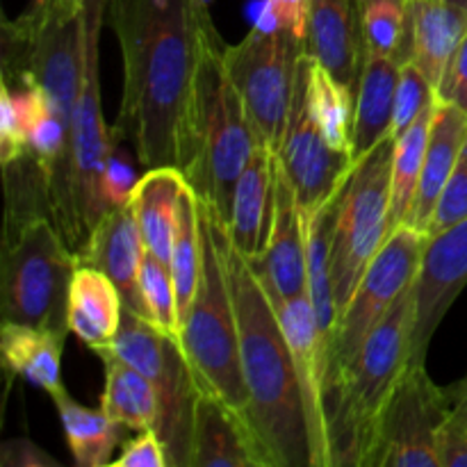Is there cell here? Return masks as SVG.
Listing matches in <instances>:
<instances>
[{
    "label": "cell",
    "instance_id": "obj_1",
    "mask_svg": "<svg viewBox=\"0 0 467 467\" xmlns=\"http://www.w3.org/2000/svg\"><path fill=\"white\" fill-rule=\"evenodd\" d=\"M208 0H109L123 57V96L112 135L141 169L194 162V99Z\"/></svg>",
    "mask_w": 467,
    "mask_h": 467
},
{
    "label": "cell",
    "instance_id": "obj_2",
    "mask_svg": "<svg viewBox=\"0 0 467 467\" xmlns=\"http://www.w3.org/2000/svg\"><path fill=\"white\" fill-rule=\"evenodd\" d=\"M208 208L235 304L242 372L249 390L246 422L272 467H315L304 392L276 306L233 242L226 219L210 203Z\"/></svg>",
    "mask_w": 467,
    "mask_h": 467
},
{
    "label": "cell",
    "instance_id": "obj_3",
    "mask_svg": "<svg viewBox=\"0 0 467 467\" xmlns=\"http://www.w3.org/2000/svg\"><path fill=\"white\" fill-rule=\"evenodd\" d=\"M413 285L374 327L345 374L324 390L331 467H365L388 397L409 368Z\"/></svg>",
    "mask_w": 467,
    "mask_h": 467
},
{
    "label": "cell",
    "instance_id": "obj_4",
    "mask_svg": "<svg viewBox=\"0 0 467 467\" xmlns=\"http://www.w3.org/2000/svg\"><path fill=\"white\" fill-rule=\"evenodd\" d=\"M226 41L213 16L203 30L194 99V162L185 173L199 199L208 201L228 222L235 182L260 144L246 105L228 76Z\"/></svg>",
    "mask_w": 467,
    "mask_h": 467
},
{
    "label": "cell",
    "instance_id": "obj_5",
    "mask_svg": "<svg viewBox=\"0 0 467 467\" xmlns=\"http://www.w3.org/2000/svg\"><path fill=\"white\" fill-rule=\"evenodd\" d=\"M109 0H85V53H82V80L73 119L71 158H68L67 203L55 226L76 254L85 249L91 231L103 219L109 205L105 199V169L112 155L114 140L108 130L100 105L99 44L100 30L108 18Z\"/></svg>",
    "mask_w": 467,
    "mask_h": 467
},
{
    "label": "cell",
    "instance_id": "obj_6",
    "mask_svg": "<svg viewBox=\"0 0 467 467\" xmlns=\"http://www.w3.org/2000/svg\"><path fill=\"white\" fill-rule=\"evenodd\" d=\"M199 214L203 263H201L194 301L182 322L181 342L201 392L222 397L246 418L249 390L242 372L235 304H233L226 267L214 240L210 208L203 199H199Z\"/></svg>",
    "mask_w": 467,
    "mask_h": 467
},
{
    "label": "cell",
    "instance_id": "obj_7",
    "mask_svg": "<svg viewBox=\"0 0 467 467\" xmlns=\"http://www.w3.org/2000/svg\"><path fill=\"white\" fill-rule=\"evenodd\" d=\"M78 265V254L50 214L5 231L0 258L3 322L71 333L67 322L68 292Z\"/></svg>",
    "mask_w": 467,
    "mask_h": 467
},
{
    "label": "cell",
    "instance_id": "obj_8",
    "mask_svg": "<svg viewBox=\"0 0 467 467\" xmlns=\"http://www.w3.org/2000/svg\"><path fill=\"white\" fill-rule=\"evenodd\" d=\"M395 137L388 135L351 169L337 192L336 222L328 251V272L340 317L365 269L390 237V182Z\"/></svg>",
    "mask_w": 467,
    "mask_h": 467
},
{
    "label": "cell",
    "instance_id": "obj_9",
    "mask_svg": "<svg viewBox=\"0 0 467 467\" xmlns=\"http://www.w3.org/2000/svg\"><path fill=\"white\" fill-rule=\"evenodd\" d=\"M114 354L140 369L158 395L155 433L167 451L169 467H192V424L201 395L182 342L155 328L141 315L123 308L117 337L100 354Z\"/></svg>",
    "mask_w": 467,
    "mask_h": 467
},
{
    "label": "cell",
    "instance_id": "obj_10",
    "mask_svg": "<svg viewBox=\"0 0 467 467\" xmlns=\"http://www.w3.org/2000/svg\"><path fill=\"white\" fill-rule=\"evenodd\" d=\"M306 36L287 27L254 23L249 35L223 50L228 76L246 105L260 144L278 149L290 117Z\"/></svg>",
    "mask_w": 467,
    "mask_h": 467
},
{
    "label": "cell",
    "instance_id": "obj_11",
    "mask_svg": "<svg viewBox=\"0 0 467 467\" xmlns=\"http://www.w3.org/2000/svg\"><path fill=\"white\" fill-rule=\"evenodd\" d=\"M427 242V233L415 231L413 226H400L388 237L369 267L365 269L363 278L337 324L336 347H333L331 368H328L327 381H324V390L349 369L374 327L386 317L397 299L413 285Z\"/></svg>",
    "mask_w": 467,
    "mask_h": 467
},
{
    "label": "cell",
    "instance_id": "obj_12",
    "mask_svg": "<svg viewBox=\"0 0 467 467\" xmlns=\"http://www.w3.org/2000/svg\"><path fill=\"white\" fill-rule=\"evenodd\" d=\"M447 418L445 388L424 365H409L383 406L365 467H441L436 442Z\"/></svg>",
    "mask_w": 467,
    "mask_h": 467
},
{
    "label": "cell",
    "instance_id": "obj_13",
    "mask_svg": "<svg viewBox=\"0 0 467 467\" xmlns=\"http://www.w3.org/2000/svg\"><path fill=\"white\" fill-rule=\"evenodd\" d=\"M310 55L304 53L299 62L295 96H292L290 117L285 132L278 144L276 155L283 173L295 190L304 217H313L324 208L354 169L349 153L336 150L328 144L327 135L319 128L308 99Z\"/></svg>",
    "mask_w": 467,
    "mask_h": 467
},
{
    "label": "cell",
    "instance_id": "obj_14",
    "mask_svg": "<svg viewBox=\"0 0 467 467\" xmlns=\"http://www.w3.org/2000/svg\"><path fill=\"white\" fill-rule=\"evenodd\" d=\"M467 285V217L429 237L415 276L409 365H424L433 333Z\"/></svg>",
    "mask_w": 467,
    "mask_h": 467
},
{
    "label": "cell",
    "instance_id": "obj_15",
    "mask_svg": "<svg viewBox=\"0 0 467 467\" xmlns=\"http://www.w3.org/2000/svg\"><path fill=\"white\" fill-rule=\"evenodd\" d=\"M278 158V155H276ZM254 272L263 281L274 306H281L295 296L308 292V251H306V222L295 190L276 169L274 190V219L269 228L267 244L258 258L249 260Z\"/></svg>",
    "mask_w": 467,
    "mask_h": 467
},
{
    "label": "cell",
    "instance_id": "obj_16",
    "mask_svg": "<svg viewBox=\"0 0 467 467\" xmlns=\"http://www.w3.org/2000/svg\"><path fill=\"white\" fill-rule=\"evenodd\" d=\"M306 53L356 96L368 59L363 0H306Z\"/></svg>",
    "mask_w": 467,
    "mask_h": 467
},
{
    "label": "cell",
    "instance_id": "obj_17",
    "mask_svg": "<svg viewBox=\"0 0 467 467\" xmlns=\"http://www.w3.org/2000/svg\"><path fill=\"white\" fill-rule=\"evenodd\" d=\"M144 237L130 205H112L91 231L85 249L78 254L80 265H91L112 278L121 295L123 308L146 317L140 290Z\"/></svg>",
    "mask_w": 467,
    "mask_h": 467
},
{
    "label": "cell",
    "instance_id": "obj_18",
    "mask_svg": "<svg viewBox=\"0 0 467 467\" xmlns=\"http://www.w3.org/2000/svg\"><path fill=\"white\" fill-rule=\"evenodd\" d=\"M192 467H272L244 415L201 392L192 424Z\"/></svg>",
    "mask_w": 467,
    "mask_h": 467
},
{
    "label": "cell",
    "instance_id": "obj_19",
    "mask_svg": "<svg viewBox=\"0 0 467 467\" xmlns=\"http://www.w3.org/2000/svg\"><path fill=\"white\" fill-rule=\"evenodd\" d=\"M276 310L278 317H281L283 331L287 336V342H290L296 377H299L301 392H304L315 467H331L322 392V358H319L317 322H315L313 301H310V295L306 292V295H299L281 304Z\"/></svg>",
    "mask_w": 467,
    "mask_h": 467
},
{
    "label": "cell",
    "instance_id": "obj_20",
    "mask_svg": "<svg viewBox=\"0 0 467 467\" xmlns=\"http://www.w3.org/2000/svg\"><path fill=\"white\" fill-rule=\"evenodd\" d=\"M276 169V150L267 144H258L235 182L231 217L226 226L237 249L249 260L258 258L267 244L274 219Z\"/></svg>",
    "mask_w": 467,
    "mask_h": 467
},
{
    "label": "cell",
    "instance_id": "obj_21",
    "mask_svg": "<svg viewBox=\"0 0 467 467\" xmlns=\"http://www.w3.org/2000/svg\"><path fill=\"white\" fill-rule=\"evenodd\" d=\"M467 137V112L456 108L450 100H436L431 128H429V144L424 153L420 185L415 192L413 208L404 226H413L415 231H429L438 203L447 190L456 162H459L461 149Z\"/></svg>",
    "mask_w": 467,
    "mask_h": 467
},
{
    "label": "cell",
    "instance_id": "obj_22",
    "mask_svg": "<svg viewBox=\"0 0 467 467\" xmlns=\"http://www.w3.org/2000/svg\"><path fill=\"white\" fill-rule=\"evenodd\" d=\"M467 32V12L442 0H409V59L441 89Z\"/></svg>",
    "mask_w": 467,
    "mask_h": 467
},
{
    "label": "cell",
    "instance_id": "obj_23",
    "mask_svg": "<svg viewBox=\"0 0 467 467\" xmlns=\"http://www.w3.org/2000/svg\"><path fill=\"white\" fill-rule=\"evenodd\" d=\"M121 317L123 301L112 278L91 265H78L68 292V331L100 354L117 337Z\"/></svg>",
    "mask_w": 467,
    "mask_h": 467
},
{
    "label": "cell",
    "instance_id": "obj_24",
    "mask_svg": "<svg viewBox=\"0 0 467 467\" xmlns=\"http://www.w3.org/2000/svg\"><path fill=\"white\" fill-rule=\"evenodd\" d=\"M401 59L392 55L368 53L358 91H356L351 160L354 164L388 135H392L395 94L401 73Z\"/></svg>",
    "mask_w": 467,
    "mask_h": 467
},
{
    "label": "cell",
    "instance_id": "obj_25",
    "mask_svg": "<svg viewBox=\"0 0 467 467\" xmlns=\"http://www.w3.org/2000/svg\"><path fill=\"white\" fill-rule=\"evenodd\" d=\"M190 185L185 173L176 167L146 169L137 181L128 205L135 213L141 237L150 254L171 265L173 228H176L178 199Z\"/></svg>",
    "mask_w": 467,
    "mask_h": 467
},
{
    "label": "cell",
    "instance_id": "obj_26",
    "mask_svg": "<svg viewBox=\"0 0 467 467\" xmlns=\"http://www.w3.org/2000/svg\"><path fill=\"white\" fill-rule=\"evenodd\" d=\"M68 333L46 331L27 324L3 322L0 356L9 377H23L48 395L62 390V351Z\"/></svg>",
    "mask_w": 467,
    "mask_h": 467
},
{
    "label": "cell",
    "instance_id": "obj_27",
    "mask_svg": "<svg viewBox=\"0 0 467 467\" xmlns=\"http://www.w3.org/2000/svg\"><path fill=\"white\" fill-rule=\"evenodd\" d=\"M59 420L68 450L78 467H105L112 461L119 445H123V424L114 422L103 409H87L78 404L67 388L50 395Z\"/></svg>",
    "mask_w": 467,
    "mask_h": 467
},
{
    "label": "cell",
    "instance_id": "obj_28",
    "mask_svg": "<svg viewBox=\"0 0 467 467\" xmlns=\"http://www.w3.org/2000/svg\"><path fill=\"white\" fill-rule=\"evenodd\" d=\"M105 368V386L100 409L132 431L155 429L158 422V395L155 388L137 368L114 354H99Z\"/></svg>",
    "mask_w": 467,
    "mask_h": 467
},
{
    "label": "cell",
    "instance_id": "obj_29",
    "mask_svg": "<svg viewBox=\"0 0 467 467\" xmlns=\"http://www.w3.org/2000/svg\"><path fill=\"white\" fill-rule=\"evenodd\" d=\"M201 263H203V244H201L199 194L192 190V185H187L178 199L171 244V276L176 285L181 328L199 287Z\"/></svg>",
    "mask_w": 467,
    "mask_h": 467
},
{
    "label": "cell",
    "instance_id": "obj_30",
    "mask_svg": "<svg viewBox=\"0 0 467 467\" xmlns=\"http://www.w3.org/2000/svg\"><path fill=\"white\" fill-rule=\"evenodd\" d=\"M438 100V99H436ZM433 109L436 103L420 114L418 121L409 128L401 137L395 140V155H392V182H390V235L400 226H404L413 208L415 192L420 185L424 153L429 144V128H431Z\"/></svg>",
    "mask_w": 467,
    "mask_h": 467
},
{
    "label": "cell",
    "instance_id": "obj_31",
    "mask_svg": "<svg viewBox=\"0 0 467 467\" xmlns=\"http://www.w3.org/2000/svg\"><path fill=\"white\" fill-rule=\"evenodd\" d=\"M308 99L310 109H313L322 132L327 135L328 144L336 150L351 155L356 96L313 57H310Z\"/></svg>",
    "mask_w": 467,
    "mask_h": 467
},
{
    "label": "cell",
    "instance_id": "obj_32",
    "mask_svg": "<svg viewBox=\"0 0 467 467\" xmlns=\"http://www.w3.org/2000/svg\"><path fill=\"white\" fill-rule=\"evenodd\" d=\"M140 290L141 299H144L146 319L162 333L181 340L182 328L181 317H178V299L171 265L150 254L149 249L144 251V258H141Z\"/></svg>",
    "mask_w": 467,
    "mask_h": 467
},
{
    "label": "cell",
    "instance_id": "obj_33",
    "mask_svg": "<svg viewBox=\"0 0 467 467\" xmlns=\"http://www.w3.org/2000/svg\"><path fill=\"white\" fill-rule=\"evenodd\" d=\"M365 41L369 53L409 59V3L369 0L363 3Z\"/></svg>",
    "mask_w": 467,
    "mask_h": 467
},
{
    "label": "cell",
    "instance_id": "obj_34",
    "mask_svg": "<svg viewBox=\"0 0 467 467\" xmlns=\"http://www.w3.org/2000/svg\"><path fill=\"white\" fill-rule=\"evenodd\" d=\"M438 94L433 89L431 82L427 80L422 71L415 67V62L406 59L401 64L400 82H397L395 94V119H392V137H401L424 109L431 108L436 103Z\"/></svg>",
    "mask_w": 467,
    "mask_h": 467
},
{
    "label": "cell",
    "instance_id": "obj_35",
    "mask_svg": "<svg viewBox=\"0 0 467 467\" xmlns=\"http://www.w3.org/2000/svg\"><path fill=\"white\" fill-rule=\"evenodd\" d=\"M467 217V137L465 144L461 149L459 162H456L454 173H451L450 182H447V190L442 194L441 203H438L436 214H433L431 223H429L427 235H436V233L447 231L450 226H454L456 222Z\"/></svg>",
    "mask_w": 467,
    "mask_h": 467
},
{
    "label": "cell",
    "instance_id": "obj_36",
    "mask_svg": "<svg viewBox=\"0 0 467 467\" xmlns=\"http://www.w3.org/2000/svg\"><path fill=\"white\" fill-rule=\"evenodd\" d=\"M27 150V132L7 82L0 80V162L7 164Z\"/></svg>",
    "mask_w": 467,
    "mask_h": 467
},
{
    "label": "cell",
    "instance_id": "obj_37",
    "mask_svg": "<svg viewBox=\"0 0 467 467\" xmlns=\"http://www.w3.org/2000/svg\"><path fill=\"white\" fill-rule=\"evenodd\" d=\"M109 467H169V461L155 429H146L123 441L121 454L109 461Z\"/></svg>",
    "mask_w": 467,
    "mask_h": 467
},
{
    "label": "cell",
    "instance_id": "obj_38",
    "mask_svg": "<svg viewBox=\"0 0 467 467\" xmlns=\"http://www.w3.org/2000/svg\"><path fill=\"white\" fill-rule=\"evenodd\" d=\"M306 16H308L306 0H265L255 23L269 27H287L306 36Z\"/></svg>",
    "mask_w": 467,
    "mask_h": 467
},
{
    "label": "cell",
    "instance_id": "obj_39",
    "mask_svg": "<svg viewBox=\"0 0 467 467\" xmlns=\"http://www.w3.org/2000/svg\"><path fill=\"white\" fill-rule=\"evenodd\" d=\"M117 144H114L112 155L108 160V169H105V199H108L109 208L112 205H126L137 185L135 173H132L130 164L121 158Z\"/></svg>",
    "mask_w": 467,
    "mask_h": 467
},
{
    "label": "cell",
    "instance_id": "obj_40",
    "mask_svg": "<svg viewBox=\"0 0 467 467\" xmlns=\"http://www.w3.org/2000/svg\"><path fill=\"white\" fill-rule=\"evenodd\" d=\"M438 99L450 100L456 108L467 112V32L463 39H461L454 57H451L445 80H442L441 89H438Z\"/></svg>",
    "mask_w": 467,
    "mask_h": 467
},
{
    "label": "cell",
    "instance_id": "obj_41",
    "mask_svg": "<svg viewBox=\"0 0 467 467\" xmlns=\"http://www.w3.org/2000/svg\"><path fill=\"white\" fill-rule=\"evenodd\" d=\"M3 467H59V461L27 438H12L0 445Z\"/></svg>",
    "mask_w": 467,
    "mask_h": 467
},
{
    "label": "cell",
    "instance_id": "obj_42",
    "mask_svg": "<svg viewBox=\"0 0 467 467\" xmlns=\"http://www.w3.org/2000/svg\"><path fill=\"white\" fill-rule=\"evenodd\" d=\"M438 451V465L441 467H467V431L461 429L459 424L447 422L442 424L441 433H438L436 442Z\"/></svg>",
    "mask_w": 467,
    "mask_h": 467
},
{
    "label": "cell",
    "instance_id": "obj_43",
    "mask_svg": "<svg viewBox=\"0 0 467 467\" xmlns=\"http://www.w3.org/2000/svg\"><path fill=\"white\" fill-rule=\"evenodd\" d=\"M447 404H450V420L467 431V377L445 388Z\"/></svg>",
    "mask_w": 467,
    "mask_h": 467
},
{
    "label": "cell",
    "instance_id": "obj_44",
    "mask_svg": "<svg viewBox=\"0 0 467 467\" xmlns=\"http://www.w3.org/2000/svg\"><path fill=\"white\" fill-rule=\"evenodd\" d=\"M85 0H32L30 9L44 14H76Z\"/></svg>",
    "mask_w": 467,
    "mask_h": 467
},
{
    "label": "cell",
    "instance_id": "obj_45",
    "mask_svg": "<svg viewBox=\"0 0 467 467\" xmlns=\"http://www.w3.org/2000/svg\"><path fill=\"white\" fill-rule=\"evenodd\" d=\"M442 3H450V5H456V7L465 9V12H467V0H442Z\"/></svg>",
    "mask_w": 467,
    "mask_h": 467
},
{
    "label": "cell",
    "instance_id": "obj_46",
    "mask_svg": "<svg viewBox=\"0 0 467 467\" xmlns=\"http://www.w3.org/2000/svg\"><path fill=\"white\" fill-rule=\"evenodd\" d=\"M363 3H369V0H363ZM397 3H409V0H397Z\"/></svg>",
    "mask_w": 467,
    "mask_h": 467
}]
</instances>
